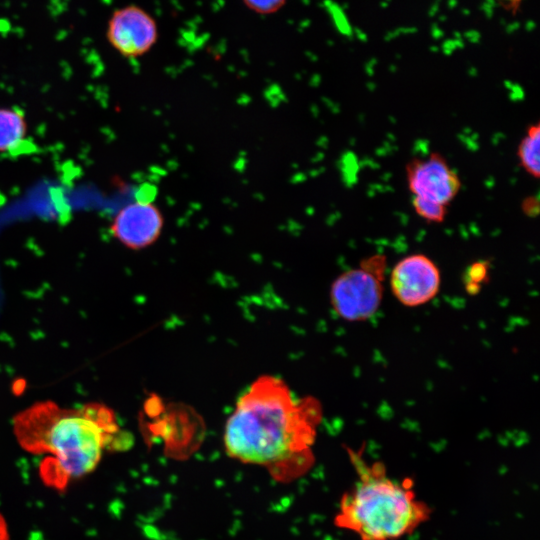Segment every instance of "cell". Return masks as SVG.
Returning <instances> with one entry per match:
<instances>
[{
    "label": "cell",
    "instance_id": "3957f363",
    "mask_svg": "<svg viewBox=\"0 0 540 540\" xmlns=\"http://www.w3.org/2000/svg\"><path fill=\"white\" fill-rule=\"evenodd\" d=\"M358 479L342 497L335 523L361 540H400L429 517L411 484L387 476L374 464H357Z\"/></svg>",
    "mask_w": 540,
    "mask_h": 540
},
{
    "label": "cell",
    "instance_id": "8992f818",
    "mask_svg": "<svg viewBox=\"0 0 540 540\" xmlns=\"http://www.w3.org/2000/svg\"><path fill=\"white\" fill-rule=\"evenodd\" d=\"M441 274L436 263L425 254L414 253L400 259L390 274L394 297L406 307L430 302L439 292Z\"/></svg>",
    "mask_w": 540,
    "mask_h": 540
},
{
    "label": "cell",
    "instance_id": "9a60e30c",
    "mask_svg": "<svg viewBox=\"0 0 540 540\" xmlns=\"http://www.w3.org/2000/svg\"><path fill=\"white\" fill-rule=\"evenodd\" d=\"M8 526L4 516L0 513V540H9Z\"/></svg>",
    "mask_w": 540,
    "mask_h": 540
},
{
    "label": "cell",
    "instance_id": "7c38bea8",
    "mask_svg": "<svg viewBox=\"0 0 540 540\" xmlns=\"http://www.w3.org/2000/svg\"><path fill=\"white\" fill-rule=\"evenodd\" d=\"M488 262L477 261L472 263L465 272V284L468 292H476L481 282L488 275Z\"/></svg>",
    "mask_w": 540,
    "mask_h": 540
},
{
    "label": "cell",
    "instance_id": "30bf717a",
    "mask_svg": "<svg viewBox=\"0 0 540 540\" xmlns=\"http://www.w3.org/2000/svg\"><path fill=\"white\" fill-rule=\"evenodd\" d=\"M517 158L523 170L531 177L540 176V125L530 124L517 147Z\"/></svg>",
    "mask_w": 540,
    "mask_h": 540
},
{
    "label": "cell",
    "instance_id": "5b68a950",
    "mask_svg": "<svg viewBox=\"0 0 540 540\" xmlns=\"http://www.w3.org/2000/svg\"><path fill=\"white\" fill-rule=\"evenodd\" d=\"M412 197L448 207L461 190V179L447 159L438 152L414 157L405 165Z\"/></svg>",
    "mask_w": 540,
    "mask_h": 540
},
{
    "label": "cell",
    "instance_id": "5bb4252c",
    "mask_svg": "<svg viewBox=\"0 0 540 540\" xmlns=\"http://www.w3.org/2000/svg\"><path fill=\"white\" fill-rule=\"evenodd\" d=\"M522 212L528 217H536L539 212V201L535 196L526 197L521 204Z\"/></svg>",
    "mask_w": 540,
    "mask_h": 540
},
{
    "label": "cell",
    "instance_id": "2e32d148",
    "mask_svg": "<svg viewBox=\"0 0 540 540\" xmlns=\"http://www.w3.org/2000/svg\"><path fill=\"white\" fill-rule=\"evenodd\" d=\"M509 1H512V0H509Z\"/></svg>",
    "mask_w": 540,
    "mask_h": 540
},
{
    "label": "cell",
    "instance_id": "8fae6325",
    "mask_svg": "<svg viewBox=\"0 0 540 540\" xmlns=\"http://www.w3.org/2000/svg\"><path fill=\"white\" fill-rule=\"evenodd\" d=\"M412 207L415 213L427 223H442L448 214V207L412 197Z\"/></svg>",
    "mask_w": 540,
    "mask_h": 540
},
{
    "label": "cell",
    "instance_id": "52a82bcc",
    "mask_svg": "<svg viewBox=\"0 0 540 540\" xmlns=\"http://www.w3.org/2000/svg\"><path fill=\"white\" fill-rule=\"evenodd\" d=\"M158 37L155 20L137 6L116 10L109 20L107 38L121 55L135 58L147 53Z\"/></svg>",
    "mask_w": 540,
    "mask_h": 540
},
{
    "label": "cell",
    "instance_id": "ba28073f",
    "mask_svg": "<svg viewBox=\"0 0 540 540\" xmlns=\"http://www.w3.org/2000/svg\"><path fill=\"white\" fill-rule=\"evenodd\" d=\"M163 227L164 217L161 210L151 201L139 199L118 211L110 230L121 244L140 250L155 243Z\"/></svg>",
    "mask_w": 540,
    "mask_h": 540
},
{
    "label": "cell",
    "instance_id": "6da1fadb",
    "mask_svg": "<svg viewBox=\"0 0 540 540\" xmlns=\"http://www.w3.org/2000/svg\"><path fill=\"white\" fill-rule=\"evenodd\" d=\"M322 409L313 397L295 400L278 377L263 375L239 398L224 429L227 454L243 463L307 468Z\"/></svg>",
    "mask_w": 540,
    "mask_h": 540
},
{
    "label": "cell",
    "instance_id": "7a4b0ae2",
    "mask_svg": "<svg viewBox=\"0 0 540 540\" xmlns=\"http://www.w3.org/2000/svg\"><path fill=\"white\" fill-rule=\"evenodd\" d=\"M13 433L27 452L44 455L42 482L57 491L98 466L105 451L124 449L130 437L103 404L64 408L52 401L31 405L13 418Z\"/></svg>",
    "mask_w": 540,
    "mask_h": 540
},
{
    "label": "cell",
    "instance_id": "9c48e42d",
    "mask_svg": "<svg viewBox=\"0 0 540 540\" xmlns=\"http://www.w3.org/2000/svg\"><path fill=\"white\" fill-rule=\"evenodd\" d=\"M27 134L24 115L14 109L0 108V152L12 151Z\"/></svg>",
    "mask_w": 540,
    "mask_h": 540
},
{
    "label": "cell",
    "instance_id": "4fadbf2b",
    "mask_svg": "<svg viewBox=\"0 0 540 540\" xmlns=\"http://www.w3.org/2000/svg\"><path fill=\"white\" fill-rule=\"evenodd\" d=\"M245 5L260 14H270L278 11L286 0H243Z\"/></svg>",
    "mask_w": 540,
    "mask_h": 540
},
{
    "label": "cell",
    "instance_id": "277c9868",
    "mask_svg": "<svg viewBox=\"0 0 540 540\" xmlns=\"http://www.w3.org/2000/svg\"><path fill=\"white\" fill-rule=\"evenodd\" d=\"M384 259L374 256L341 273L332 283L330 300L336 314L349 322L373 317L383 298Z\"/></svg>",
    "mask_w": 540,
    "mask_h": 540
}]
</instances>
